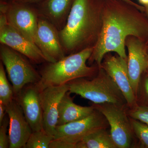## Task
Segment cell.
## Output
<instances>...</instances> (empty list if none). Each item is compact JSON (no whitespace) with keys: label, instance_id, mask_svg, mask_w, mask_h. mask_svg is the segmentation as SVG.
I'll return each mask as SVG.
<instances>
[{"label":"cell","instance_id":"cell-2","mask_svg":"<svg viewBox=\"0 0 148 148\" xmlns=\"http://www.w3.org/2000/svg\"><path fill=\"white\" fill-rule=\"evenodd\" d=\"M104 0H74L64 28L59 31L66 55L95 45L98 37V13Z\"/></svg>","mask_w":148,"mask_h":148},{"label":"cell","instance_id":"cell-9","mask_svg":"<svg viewBox=\"0 0 148 148\" xmlns=\"http://www.w3.org/2000/svg\"><path fill=\"white\" fill-rule=\"evenodd\" d=\"M0 19V43L25 56L34 64L49 62L39 48L7 23Z\"/></svg>","mask_w":148,"mask_h":148},{"label":"cell","instance_id":"cell-22","mask_svg":"<svg viewBox=\"0 0 148 148\" xmlns=\"http://www.w3.org/2000/svg\"><path fill=\"white\" fill-rule=\"evenodd\" d=\"M131 108L128 114L130 118L148 125V106L136 105Z\"/></svg>","mask_w":148,"mask_h":148},{"label":"cell","instance_id":"cell-19","mask_svg":"<svg viewBox=\"0 0 148 148\" xmlns=\"http://www.w3.org/2000/svg\"><path fill=\"white\" fill-rule=\"evenodd\" d=\"M3 64L0 62V102L6 106L14 98L12 86L7 78Z\"/></svg>","mask_w":148,"mask_h":148},{"label":"cell","instance_id":"cell-3","mask_svg":"<svg viewBox=\"0 0 148 148\" xmlns=\"http://www.w3.org/2000/svg\"><path fill=\"white\" fill-rule=\"evenodd\" d=\"M94 47L72 53L54 62H46L40 73V79L35 85L39 92L49 86L67 84L73 80L91 76L95 68L89 67V59Z\"/></svg>","mask_w":148,"mask_h":148},{"label":"cell","instance_id":"cell-24","mask_svg":"<svg viewBox=\"0 0 148 148\" xmlns=\"http://www.w3.org/2000/svg\"><path fill=\"white\" fill-rule=\"evenodd\" d=\"M49 148H76V145L64 140L54 139L51 142Z\"/></svg>","mask_w":148,"mask_h":148},{"label":"cell","instance_id":"cell-25","mask_svg":"<svg viewBox=\"0 0 148 148\" xmlns=\"http://www.w3.org/2000/svg\"><path fill=\"white\" fill-rule=\"evenodd\" d=\"M7 114L6 106L0 102V124L2 122Z\"/></svg>","mask_w":148,"mask_h":148},{"label":"cell","instance_id":"cell-28","mask_svg":"<svg viewBox=\"0 0 148 148\" xmlns=\"http://www.w3.org/2000/svg\"><path fill=\"white\" fill-rule=\"evenodd\" d=\"M145 87L146 93L148 96V78L146 79L145 82Z\"/></svg>","mask_w":148,"mask_h":148},{"label":"cell","instance_id":"cell-29","mask_svg":"<svg viewBox=\"0 0 148 148\" xmlns=\"http://www.w3.org/2000/svg\"><path fill=\"white\" fill-rule=\"evenodd\" d=\"M139 1L142 4L148 5V0H139Z\"/></svg>","mask_w":148,"mask_h":148},{"label":"cell","instance_id":"cell-1","mask_svg":"<svg viewBox=\"0 0 148 148\" xmlns=\"http://www.w3.org/2000/svg\"><path fill=\"white\" fill-rule=\"evenodd\" d=\"M135 8L121 0H104L102 28L88 60L95 61L101 68L104 56L108 52H116L127 59L125 50L127 37L140 39L147 31L144 22L132 14Z\"/></svg>","mask_w":148,"mask_h":148},{"label":"cell","instance_id":"cell-8","mask_svg":"<svg viewBox=\"0 0 148 148\" xmlns=\"http://www.w3.org/2000/svg\"><path fill=\"white\" fill-rule=\"evenodd\" d=\"M109 124L100 111L95 110L90 115L64 125H57L53 139L64 140L75 145L86 135L97 130L107 128Z\"/></svg>","mask_w":148,"mask_h":148},{"label":"cell","instance_id":"cell-20","mask_svg":"<svg viewBox=\"0 0 148 148\" xmlns=\"http://www.w3.org/2000/svg\"><path fill=\"white\" fill-rule=\"evenodd\" d=\"M53 137L43 129L32 132L24 148H49Z\"/></svg>","mask_w":148,"mask_h":148},{"label":"cell","instance_id":"cell-14","mask_svg":"<svg viewBox=\"0 0 148 148\" xmlns=\"http://www.w3.org/2000/svg\"><path fill=\"white\" fill-rule=\"evenodd\" d=\"M37 37L38 47L48 58L49 62H56L66 56L58 29L49 21L39 16Z\"/></svg>","mask_w":148,"mask_h":148},{"label":"cell","instance_id":"cell-4","mask_svg":"<svg viewBox=\"0 0 148 148\" xmlns=\"http://www.w3.org/2000/svg\"><path fill=\"white\" fill-rule=\"evenodd\" d=\"M67 84L70 93L79 95L93 104L112 103L123 106L127 104L119 88L103 69L92 79L81 78Z\"/></svg>","mask_w":148,"mask_h":148},{"label":"cell","instance_id":"cell-11","mask_svg":"<svg viewBox=\"0 0 148 148\" xmlns=\"http://www.w3.org/2000/svg\"><path fill=\"white\" fill-rule=\"evenodd\" d=\"M101 68L105 70L117 86L130 108L137 105L136 97L130 80L127 59L119 56L106 57Z\"/></svg>","mask_w":148,"mask_h":148},{"label":"cell","instance_id":"cell-30","mask_svg":"<svg viewBox=\"0 0 148 148\" xmlns=\"http://www.w3.org/2000/svg\"><path fill=\"white\" fill-rule=\"evenodd\" d=\"M147 6H148V5H147Z\"/></svg>","mask_w":148,"mask_h":148},{"label":"cell","instance_id":"cell-6","mask_svg":"<svg viewBox=\"0 0 148 148\" xmlns=\"http://www.w3.org/2000/svg\"><path fill=\"white\" fill-rule=\"evenodd\" d=\"M0 13L4 14L8 24L38 47L37 30L39 15L35 5L12 0L5 10Z\"/></svg>","mask_w":148,"mask_h":148},{"label":"cell","instance_id":"cell-23","mask_svg":"<svg viewBox=\"0 0 148 148\" xmlns=\"http://www.w3.org/2000/svg\"><path fill=\"white\" fill-rule=\"evenodd\" d=\"M9 126V119L8 115H5L2 122L0 124V148H9V138L7 134Z\"/></svg>","mask_w":148,"mask_h":148},{"label":"cell","instance_id":"cell-18","mask_svg":"<svg viewBox=\"0 0 148 148\" xmlns=\"http://www.w3.org/2000/svg\"><path fill=\"white\" fill-rule=\"evenodd\" d=\"M107 128L97 130L76 144V148H116Z\"/></svg>","mask_w":148,"mask_h":148},{"label":"cell","instance_id":"cell-15","mask_svg":"<svg viewBox=\"0 0 148 148\" xmlns=\"http://www.w3.org/2000/svg\"><path fill=\"white\" fill-rule=\"evenodd\" d=\"M127 68L130 80L136 96L142 74L148 68V54L140 39L131 38L127 42Z\"/></svg>","mask_w":148,"mask_h":148},{"label":"cell","instance_id":"cell-21","mask_svg":"<svg viewBox=\"0 0 148 148\" xmlns=\"http://www.w3.org/2000/svg\"><path fill=\"white\" fill-rule=\"evenodd\" d=\"M130 120L133 133L140 140L142 145L148 148V125L131 118Z\"/></svg>","mask_w":148,"mask_h":148},{"label":"cell","instance_id":"cell-10","mask_svg":"<svg viewBox=\"0 0 148 148\" xmlns=\"http://www.w3.org/2000/svg\"><path fill=\"white\" fill-rule=\"evenodd\" d=\"M69 91L68 84L49 86L40 92L42 110L43 129L53 137L57 125L58 107L61 99Z\"/></svg>","mask_w":148,"mask_h":148},{"label":"cell","instance_id":"cell-16","mask_svg":"<svg viewBox=\"0 0 148 148\" xmlns=\"http://www.w3.org/2000/svg\"><path fill=\"white\" fill-rule=\"evenodd\" d=\"M74 0H44L35 5L39 16L49 21L60 31L66 24Z\"/></svg>","mask_w":148,"mask_h":148},{"label":"cell","instance_id":"cell-13","mask_svg":"<svg viewBox=\"0 0 148 148\" xmlns=\"http://www.w3.org/2000/svg\"><path fill=\"white\" fill-rule=\"evenodd\" d=\"M6 111L9 119V148H24L32 130L22 109L14 98L6 106Z\"/></svg>","mask_w":148,"mask_h":148},{"label":"cell","instance_id":"cell-17","mask_svg":"<svg viewBox=\"0 0 148 148\" xmlns=\"http://www.w3.org/2000/svg\"><path fill=\"white\" fill-rule=\"evenodd\" d=\"M69 91L61 99L58 107L57 125H64L82 119L90 115L95 110L93 105L89 107L77 105L73 102Z\"/></svg>","mask_w":148,"mask_h":148},{"label":"cell","instance_id":"cell-7","mask_svg":"<svg viewBox=\"0 0 148 148\" xmlns=\"http://www.w3.org/2000/svg\"><path fill=\"white\" fill-rule=\"evenodd\" d=\"M92 105L107 119L110 127V134L116 148L130 147L133 132L123 106L108 103Z\"/></svg>","mask_w":148,"mask_h":148},{"label":"cell","instance_id":"cell-26","mask_svg":"<svg viewBox=\"0 0 148 148\" xmlns=\"http://www.w3.org/2000/svg\"><path fill=\"white\" fill-rule=\"evenodd\" d=\"M16 1L20 2L30 4L36 5L43 1L44 0H15Z\"/></svg>","mask_w":148,"mask_h":148},{"label":"cell","instance_id":"cell-27","mask_svg":"<svg viewBox=\"0 0 148 148\" xmlns=\"http://www.w3.org/2000/svg\"><path fill=\"white\" fill-rule=\"evenodd\" d=\"M121 1H123L129 4L130 5L133 6L135 8L138 9V10H142L143 9V7L141 6L136 3L132 1V0H121Z\"/></svg>","mask_w":148,"mask_h":148},{"label":"cell","instance_id":"cell-5","mask_svg":"<svg viewBox=\"0 0 148 148\" xmlns=\"http://www.w3.org/2000/svg\"><path fill=\"white\" fill-rule=\"evenodd\" d=\"M0 58L12 84L14 95L27 85L35 84L40 79V72L27 57L2 44H0Z\"/></svg>","mask_w":148,"mask_h":148},{"label":"cell","instance_id":"cell-12","mask_svg":"<svg viewBox=\"0 0 148 148\" xmlns=\"http://www.w3.org/2000/svg\"><path fill=\"white\" fill-rule=\"evenodd\" d=\"M14 98L22 109L32 132L43 129L42 110L40 92L35 84L27 85L14 95Z\"/></svg>","mask_w":148,"mask_h":148}]
</instances>
